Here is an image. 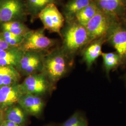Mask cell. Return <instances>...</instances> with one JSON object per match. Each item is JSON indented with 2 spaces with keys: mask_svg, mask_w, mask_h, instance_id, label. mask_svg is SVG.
I'll return each mask as SVG.
<instances>
[{
  "mask_svg": "<svg viewBox=\"0 0 126 126\" xmlns=\"http://www.w3.org/2000/svg\"><path fill=\"white\" fill-rule=\"evenodd\" d=\"M31 8L35 12L41 11L50 3H54V0H27Z\"/></svg>",
  "mask_w": 126,
  "mask_h": 126,
  "instance_id": "603a6c76",
  "label": "cell"
},
{
  "mask_svg": "<svg viewBox=\"0 0 126 126\" xmlns=\"http://www.w3.org/2000/svg\"><path fill=\"white\" fill-rule=\"evenodd\" d=\"M122 79V80L123 81V82L124 83V85H125V87H126V71L123 74Z\"/></svg>",
  "mask_w": 126,
  "mask_h": 126,
  "instance_id": "484cf974",
  "label": "cell"
},
{
  "mask_svg": "<svg viewBox=\"0 0 126 126\" xmlns=\"http://www.w3.org/2000/svg\"><path fill=\"white\" fill-rule=\"evenodd\" d=\"M96 4L100 10L110 16H115L122 12L124 0H96Z\"/></svg>",
  "mask_w": 126,
  "mask_h": 126,
  "instance_id": "e0dca14e",
  "label": "cell"
},
{
  "mask_svg": "<svg viewBox=\"0 0 126 126\" xmlns=\"http://www.w3.org/2000/svg\"><path fill=\"white\" fill-rule=\"evenodd\" d=\"M44 126H60V124H57L54 123H51L46 124Z\"/></svg>",
  "mask_w": 126,
  "mask_h": 126,
  "instance_id": "4316f807",
  "label": "cell"
},
{
  "mask_svg": "<svg viewBox=\"0 0 126 126\" xmlns=\"http://www.w3.org/2000/svg\"><path fill=\"white\" fill-rule=\"evenodd\" d=\"M5 42L12 47H19L22 44L24 36H20L3 31L0 33Z\"/></svg>",
  "mask_w": 126,
  "mask_h": 126,
  "instance_id": "7402d4cb",
  "label": "cell"
},
{
  "mask_svg": "<svg viewBox=\"0 0 126 126\" xmlns=\"http://www.w3.org/2000/svg\"><path fill=\"white\" fill-rule=\"evenodd\" d=\"M93 2V0H71L65 7L66 16L69 19L75 17L77 14Z\"/></svg>",
  "mask_w": 126,
  "mask_h": 126,
  "instance_id": "d6986e66",
  "label": "cell"
},
{
  "mask_svg": "<svg viewBox=\"0 0 126 126\" xmlns=\"http://www.w3.org/2000/svg\"><path fill=\"white\" fill-rule=\"evenodd\" d=\"M18 104L29 116L37 118H40L42 116L45 104L40 96L23 94L19 99Z\"/></svg>",
  "mask_w": 126,
  "mask_h": 126,
  "instance_id": "30bf717a",
  "label": "cell"
},
{
  "mask_svg": "<svg viewBox=\"0 0 126 126\" xmlns=\"http://www.w3.org/2000/svg\"><path fill=\"white\" fill-rule=\"evenodd\" d=\"M1 26L3 31L9 32L17 36H24L30 32L29 29L23 23L19 21L3 23Z\"/></svg>",
  "mask_w": 126,
  "mask_h": 126,
  "instance_id": "ffe728a7",
  "label": "cell"
},
{
  "mask_svg": "<svg viewBox=\"0 0 126 126\" xmlns=\"http://www.w3.org/2000/svg\"><path fill=\"white\" fill-rule=\"evenodd\" d=\"M106 42V36L91 41L84 48L82 60L87 70H90L102 53V47Z\"/></svg>",
  "mask_w": 126,
  "mask_h": 126,
  "instance_id": "7c38bea8",
  "label": "cell"
},
{
  "mask_svg": "<svg viewBox=\"0 0 126 126\" xmlns=\"http://www.w3.org/2000/svg\"><path fill=\"white\" fill-rule=\"evenodd\" d=\"M21 78V75L16 68L0 65V87L19 84Z\"/></svg>",
  "mask_w": 126,
  "mask_h": 126,
  "instance_id": "2e32d148",
  "label": "cell"
},
{
  "mask_svg": "<svg viewBox=\"0 0 126 126\" xmlns=\"http://www.w3.org/2000/svg\"><path fill=\"white\" fill-rule=\"evenodd\" d=\"M24 51L19 47H14L0 51V65L16 68L20 63Z\"/></svg>",
  "mask_w": 126,
  "mask_h": 126,
  "instance_id": "4fadbf2b",
  "label": "cell"
},
{
  "mask_svg": "<svg viewBox=\"0 0 126 126\" xmlns=\"http://www.w3.org/2000/svg\"><path fill=\"white\" fill-rule=\"evenodd\" d=\"M44 56L40 52L24 51L20 63L16 68L21 75L27 77L41 72Z\"/></svg>",
  "mask_w": 126,
  "mask_h": 126,
  "instance_id": "ba28073f",
  "label": "cell"
},
{
  "mask_svg": "<svg viewBox=\"0 0 126 126\" xmlns=\"http://www.w3.org/2000/svg\"><path fill=\"white\" fill-rule=\"evenodd\" d=\"M1 126H22V125H20L17 124L15 123H14L13 122H10L9 121L7 120H4Z\"/></svg>",
  "mask_w": 126,
  "mask_h": 126,
  "instance_id": "d4e9b609",
  "label": "cell"
},
{
  "mask_svg": "<svg viewBox=\"0 0 126 126\" xmlns=\"http://www.w3.org/2000/svg\"><path fill=\"white\" fill-rule=\"evenodd\" d=\"M73 64V58L66 54L62 48L57 49L44 56L42 72L55 86L71 71Z\"/></svg>",
  "mask_w": 126,
  "mask_h": 126,
  "instance_id": "6da1fadb",
  "label": "cell"
},
{
  "mask_svg": "<svg viewBox=\"0 0 126 126\" xmlns=\"http://www.w3.org/2000/svg\"><path fill=\"white\" fill-rule=\"evenodd\" d=\"M112 24L109 15L99 10L85 26L91 41L105 37Z\"/></svg>",
  "mask_w": 126,
  "mask_h": 126,
  "instance_id": "8992f818",
  "label": "cell"
},
{
  "mask_svg": "<svg viewBox=\"0 0 126 126\" xmlns=\"http://www.w3.org/2000/svg\"><path fill=\"white\" fill-rule=\"evenodd\" d=\"M14 47L9 45L8 44H7L4 39L2 38L1 35L0 33V51L2 50H7L10 48Z\"/></svg>",
  "mask_w": 126,
  "mask_h": 126,
  "instance_id": "cb8c5ba5",
  "label": "cell"
},
{
  "mask_svg": "<svg viewBox=\"0 0 126 126\" xmlns=\"http://www.w3.org/2000/svg\"><path fill=\"white\" fill-rule=\"evenodd\" d=\"M4 120V114H3L2 116L0 117V126H1Z\"/></svg>",
  "mask_w": 126,
  "mask_h": 126,
  "instance_id": "83f0119b",
  "label": "cell"
},
{
  "mask_svg": "<svg viewBox=\"0 0 126 126\" xmlns=\"http://www.w3.org/2000/svg\"><path fill=\"white\" fill-rule=\"evenodd\" d=\"M91 42L85 27L74 23L68 27L63 33L62 49L74 59V56Z\"/></svg>",
  "mask_w": 126,
  "mask_h": 126,
  "instance_id": "7a4b0ae2",
  "label": "cell"
},
{
  "mask_svg": "<svg viewBox=\"0 0 126 126\" xmlns=\"http://www.w3.org/2000/svg\"><path fill=\"white\" fill-rule=\"evenodd\" d=\"M25 13V7L21 0H0V22L18 21Z\"/></svg>",
  "mask_w": 126,
  "mask_h": 126,
  "instance_id": "9c48e42d",
  "label": "cell"
},
{
  "mask_svg": "<svg viewBox=\"0 0 126 126\" xmlns=\"http://www.w3.org/2000/svg\"><path fill=\"white\" fill-rule=\"evenodd\" d=\"M20 87L23 94L42 96L51 92L54 86L42 72L32 74L26 77Z\"/></svg>",
  "mask_w": 126,
  "mask_h": 126,
  "instance_id": "3957f363",
  "label": "cell"
},
{
  "mask_svg": "<svg viewBox=\"0 0 126 126\" xmlns=\"http://www.w3.org/2000/svg\"><path fill=\"white\" fill-rule=\"evenodd\" d=\"M39 17L45 29L60 34L64 23V18L54 3L47 5L38 14Z\"/></svg>",
  "mask_w": 126,
  "mask_h": 126,
  "instance_id": "52a82bcc",
  "label": "cell"
},
{
  "mask_svg": "<svg viewBox=\"0 0 126 126\" xmlns=\"http://www.w3.org/2000/svg\"><path fill=\"white\" fill-rule=\"evenodd\" d=\"M60 126H88V121L85 113L77 110Z\"/></svg>",
  "mask_w": 126,
  "mask_h": 126,
  "instance_id": "44dd1931",
  "label": "cell"
},
{
  "mask_svg": "<svg viewBox=\"0 0 126 126\" xmlns=\"http://www.w3.org/2000/svg\"><path fill=\"white\" fill-rule=\"evenodd\" d=\"M99 10L97 5L93 2L77 14L75 17L76 18L78 23L85 27L87 23Z\"/></svg>",
  "mask_w": 126,
  "mask_h": 126,
  "instance_id": "ac0fdd59",
  "label": "cell"
},
{
  "mask_svg": "<svg viewBox=\"0 0 126 126\" xmlns=\"http://www.w3.org/2000/svg\"><path fill=\"white\" fill-rule=\"evenodd\" d=\"M54 41L45 36L43 31H30L24 36L19 47L23 51L40 52L53 46Z\"/></svg>",
  "mask_w": 126,
  "mask_h": 126,
  "instance_id": "5b68a950",
  "label": "cell"
},
{
  "mask_svg": "<svg viewBox=\"0 0 126 126\" xmlns=\"http://www.w3.org/2000/svg\"><path fill=\"white\" fill-rule=\"evenodd\" d=\"M23 94L19 83L0 87V110L4 111L9 107L16 105Z\"/></svg>",
  "mask_w": 126,
  "mask_h": 126,
  "instance_id": "8fae6325",
  "label": "cell"
},
{
  "mask_svg": "<svg viewBox=\"0 0 126 126\" xmlns=\"http://www.w3.org/2000/svg\"><path fill=\"white\" fill-rule=\"evenodd\" d=\"M3 115V112L0 110V117L2 116Z\"/></svg>",
  "mask_w": 126,
  "mask_h": 126,
  "instance_id": "f1b7e54d",
  "label": "cell"
},
{
  "mask_svg": "<svg viewBox=\"0 0 126 126\" xmlns=\"http://www.w3.org/2000/svg\"><path fill=\"white\" fill-rule=\"evenodd\" d=\"M108 42L115 50L122 60V67H126V28L113 23L106 36Z\"/></svg>",
  "mask_w": 126,
  "mask_h": 126,
  "instance_id": "277c9868",
  "label": "cell"
},
{
  "mask_svg": "<svg viewBox=\"0 0 126 126\" xmlns=\"http://www.w3.org/2000/svg\"><path fill=\"white\" fill-rule=\"evenodd\" d=\"M102 67L107 79H110L111 72L116 70L118 68L122 67V60L116 52H102Z\"/></svg>",
  "mask_w": 126,
  "mask_h": 126,
  "instance_id": "9a60e30c",
  "label": "cell"
},
{
  "mask_svg": "<svg viewBox=\"0 0 126 126\" xmlns=\"http://www.w3.org/2000/svg\"><path fill=\"white\" fill-rule=\"evenodd\" d=\"M3 114L4 120L22 126L28 124L29 116L18 104L7 109L3 111Z\"/></svg>",
  "mask_w": 126,
  "mask_h": 126,
  "instance_id": "5bb4252c",
  "label": "cell"
}]
</instances>
